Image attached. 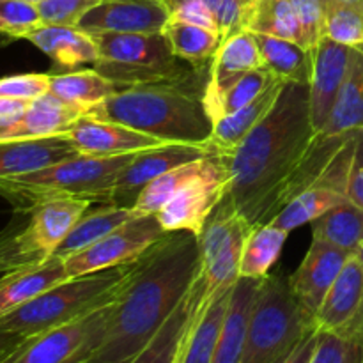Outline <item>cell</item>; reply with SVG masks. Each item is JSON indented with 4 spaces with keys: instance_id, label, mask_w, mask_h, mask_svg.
<instances>
[{
    "instance_id": "obj_31",
    "label": "cell",
    "mask_w": 363,
    "mask_h": 363,
    "mask_svg": "<svg viewBox=\"0 0 363 363\" xmlns=\"http://www.w3.org/2000/svg\"><path fill=\"white\" fill-rule=\"evenodd\" d=\"M363 130V52L354 50L350 71L323 135H342Z\"/></svg>"
},
{
    "instance_id": "obj_23",
    "label": "cell",
    "mask_w": 363,
    "mask_h": 363,
    "mask_svg": "<svg viewBox=\"0 0 363 363\" xmlns=\"http://www.w3.org/2000/svg\"><path fill=\"white\" fill-rule=\"evenodd\" d=\"M363 300V268L358 255H353L330 287L325 301L314 315L319 332H340L357 315Z\"/></svg>"
},
{
    "instance_id": "obj_16",
    "label": "cell",
    "mask_w": 363,
    "mask_h": 363,
    "mask_svg": "<svg viewBox=\"0 0 363 363\" xmlns=\"http://www.w3.org/2000/svg\"><path fill=\"white\" fill-rule=\"evenodd\" d=\"M66 135L80 155L101 156V158L131 155V152L167 144L160 138L145 135L124 124L96 119L91 116L82 117Z\"/></svg>"
},
{
    "instance_id": "obj_5",
    "label": "cell",
    "mask_w": 363,
    "mask_h": 363,
    "mask_svg": "<svg viewBox=\"0 0 363 363\" xmlns=\"http://www.w3.org/2000/svg\"><path fill=\"white\" fill-rule=\"evenodd\" d=\"M92 35V34H91ZM99 57L92 66L121 89L191 87L202 69L174 55L163 32L156 34H94Z\"/></svg>"
},
{
    "instance_id": "obj_2",
    "label": "cell",
    "mask_w": 363,
    "mask_h": 363,
    "mask_svg": "<svg viewBox=\"0 0 363 363\" xmlns=\"http://www.w3.org/2000/svg\"><path fill=\"white\" fill-rule=\"evenodd\" d=\"M201 275L199 238L186 230L169 233L131 264L112 303L105 337L89 363H130Z\"/></svg>"
},
{
    "instance_id": "obj_25",
    "label": "cell",
    "mask_w": 363,
    "mask_h": 363,
    "mask_svg": "<svg viewBox=\"0 0 363 363\" xmlns=\"http://www.w3.org/2000/svg\"><path fill=\"white\" fill-rule=\"evenodd\" d=\"M262 279H238L230 293L229 308L216 342L211 363H241L248 321Z\"/></svg>"
},
{
    "instance_id": "obj_15",
    "label": "cell",
    "mask_w": 363,
    "mask_h": 363,
    "mask_svg": "<svg viewBox=\"0 0 363 363\" xmlns=\"http://www.w3.org/2000/svg\"><path fill=\"white\" fill-rule=\"evenodd\" d=\"M351 257L353 255L350 252L312 238L303 261L289 277L294 294L312 318L319 311L330 287L333 286Z\"/></svg>"
},
{
    "instance_id": "obj_46",
    "label": "cell",
    "mask_w": 363,
    "mask_h": 363,
    "mask_svg": "<svg viewBox=\"0 0 363 363\" xmlns=\"http://www.w3.org/2000/svg\"><path fill=\"white\" fill-rule=\"evenodd\" d=\"M52 74L25 73L0 78V98L34 101L50 91Z\"/></svg>"
},
{
    "instance_id": "obj_42",
    "label": "cell",
    "mask_w": 363,
    "mask_h": 363,
    "mask_svg": "<svg viewBox=\"0 0 363 363\" xmlns=\"http://www.w3.org/2000/svg\"><path fill=\"white\" fill-rule=\"evenodd\" d=\"M43 25L38 6L25 0H0V35L27 39Z\"/></svg>"
},
{
    "instance_id": "obj_40",
    "label": "cell",
    "mask_w": 363,
    "mask_h": 363,
    "mask_svg": "<svg viewBox=\"0 0 363 363\" xmlns=\"http://www.w3.org/2000/svg\"><path fill=\"white\" fill-rule=\"evenodd\" d=\"M325 38L363 52V4H344L328 9Z\"/></svg>"
},
{
    "instance_id": "obj_43",
    "label": "cell",
    "mask_w": 363,
    "mask_h": 363,
    "mask_svg": "<svg viewBox=\"0 0 363 363\" xmlns=\"http://www.w3.org/2000/svg\"><path fill=\"white\" fill-rule=\"evenodd\" d=\"M363 346L337 332H319L308 363H362Z\"/></svg>"
},
{
    "instance_id": "obj_22",
    "label": "cell",
    "mask_w": 363,
    "mask_h": 363,
    "mask_svg": "<svg viewBox=\"0 0 363 363\" xmlns=\"http://www.w3.org/2000/svg\"><path fill=\"white\" fill-rule=\"evenodd\" d=\"M234 287V286H233ZM233 287H225L216 293H208L195 314L194 323L184 337L177 363H211L216 342L222 332L223 319L229 308Z\"/></svg>"
},
{
    "instance_id": "obj_30",
    "label": "cell",
    "mask_w": 363,
    "mask_h": 363,
    "mask_svg": "<svg viewBox=\"0 0 363 363\" xmlns=\"http://www.w3.org/2000/svg\"><path fill=\"white\" fill-rule=\"evenodd\" d=\"M119 91V85L110 82L92 67L77 73L52 74L48 92L62 101L80 106L89 113Z\"/></svg>"
},
{
    "instance_id": "obj_26",
    "label": "cell",
    "mask_w": 363,
    "mask_h": 363,
    "mask_svg": "<svg viewBox=\"0 0 363 363\" xmlns=\"http://www.w3.org/2000/svg\"><path fill=\"white\" fill-rule=\"evenodd\" d=\"M27 41H30L60 67L94 64L99 57L94 35L78 27L41 25L28 35Z\"/></svg>"
},
{
    "instance_id": "obj_32",
    "label": "cell",
    "mask_w": 363,
    "mask_h": 363,
    "mask_svg": "<svg viewBox=\"0 0 363 363\" xmlns=\"http://www.w3.org/2000/svg\"><path fill=\"white\" fill-rule=\"evenodd\" d=\"M312 238L357 255L363 243V209L344 201L312 223Z\"/></svg>"
},
{
    "instance_id": "obj_20",
    "label": "cell",
    "mask_w": 363,
    "mask_h": 363,
    "mask_svg": "<svg viewBox=\"0 0 363 363\" xmlns=\"http://www.w3.org/2000/svg\"><path fill=\"white\" fill-rule=\"evenodd\" d=\"M66 261L57 254L0 277V318L67 280Z\"/></svg>"
},
{
    "instance_id": "obj_47",
    "label": "cell",
    "mask_w": 363,
    "mask_h": 363,
    "mask_svg": "<svg viewBox=\"0 0 363 363\" xmlns=\"http://www.w3.org/2000/svg\"><path fill=\"white\" fill-rule=\"evenodd\" d=\"M346 199L363 209V130L357 131L346 176Z\"/></svg>"
},
{
    "instance_id": "obj_45",
    "label": "cell",
    "mask_w": 363,
    "mask_h": 363,
    "mask_svg": "<svg viewBox=\"0 0 363 363\" xmlns=\"http://www.w3.org/2000/svg\"><path fill=\"white\" fill-rule=\"evenodd\" d=\"M101 0H43L38 4L43 25L77 27L82 18Z\"/></svg>"
},
{
    "instance_id": "obj_9",
    "label": "cell",
    "mask_w": 363,
    "mask_h": 363,
    "mask_svg": "<svg viewBox=\"0 0 363 363\" xmlns=\"http://www.w3.org/2000/svg\"><path fill=\"white\" fill-rule=\"evenodd\" d=\"M112 305L78 321L27 337L0 363H82L91 360L108 326Z\"/></svg>"
},
{
    "instance_id": "obj_13",
    "label": "cell",
    "mask_w": 363,
    "mask_h": 363,
    "mask_svg": "<svg viewBox=\"0 0 363 363\" xmlns=\"http://www.w3.org/2000/svg\"><path fill=\"white\" fill-rule=\"evenodd\" d=\"M170 13L165 0H101L77 25L87 34H156Z\"/></svg>"
},
{
    "instance_id": "obj_1",
    "label": "cell",
    "mask_w": 363,
    "mask_h": 363,
    "mask_svg": "<svg viewBox=\"0 0 363 363\" xmlns=\"http://www.w3.org/2000/svg\"><path fill=\"white\" fill-rule=\"evenodd\" d=\"M308 85L284 84L264 119L227 158V199L252 223H269L294 199V184L318 140Z\"/></svg>"
},
{
    "instance_id": "obj_10",
    "label": "cell",
    "mask_w": 363,
    "mask_h": 363,
    "mask_svg": "<svg viewBox=\"0 0 363 363\" xmlns=\"http://www.w3.org/2000/svg\"><path fill=\"white\" fill-rule=\"evenodd\" d=\"M229 190L230 172L227 158L213 152L204 172L170 197L156 213V218L167 233L186 230L199 236L209 216L229 195Z\"/></svg>"
},
{
    "instance_id": "obj_41",
    "label": "cell",
    "mask_w": 363,
    "mask_h": 363,
    "mask_svg": "<svg viewBox=\"0 0 363 363\" xmlns=\"http://www.w3.org/2000/svg\"><path fill=\"white\" fill-rule=\"evenodd\" d=\"M218 25L222 41L238 32L250 30L259 0H202Z\"/></svg>"
},
{
    "instance_id": "obj_48",
    "label": "cell",
    "mask_w": 363,
    "mask_h": 363,
    "mask_svg": "<svg viewBox=\"0 0 363 363\" xmlns=\"http://www.w3.org/2000/svg\"><path fill=\"white\" fill-rule=\"evenodd\" d=\"M318 335H319L318 328L311 330V332H308L307 335H305L303 339L298 342V346L291 351L289 357L280 363H308L311 362L312 354H314V350H315V344H318Z\"/></svg>"
},
{
    "instance_id": "obj_51",
    "label": "cell",
    "mask_w": 363,
    "mask_h": 363,
    "mask_svg": "<svg viewBox=\"0 0 363 363\" xmlns=\"http://www.w3.org/2000/svg\"><path fill=\"white\" fill-rule=\"evenodd\" d=\"M330 7L332 6H344V4H363V0H328Z\"/></svg>"
},
{
    "instance_id": "obj_7",
    "label": "cell",
    "mask_w": 363,
    "mask_h": 363,
    "mask_svg": "<svg viewBox=\"0 0 363 363\" xmlns=\"http://www.w3.org/2000/svg\"><path fill=\"white\" fill-rule=\"evenodd\" d=\"M314 328V318L296 298L289 277H264L248 321L241 363L284 362Z\"/></svg>"
},
{
    "instance_id": "obj_52",
    "label": "cell",
    "mask_w": 363,
    "mask_h": 363,
    "mask_svg": "<svg viewBox=\"0 0 363 363\" xmlns=\"http://www.w3.org/2000/svg\"><path fill=\"white\" fill-rule=\"evenodd\" d=\"M25 2H28V4H34V6H38V4H41L43 0H25Z\"/></svg>"
},
{
    "instance_id": "obj_35",
    "label": "cell",
    "mask_w": 363,
    "mask_h": 363,
    "mask_svg": "<svg viewBox=\"0 0 363 363\" xmlns=\"http://www.w3.org/2000/svg\"><path fill=\"white\" fill-rule=\"evenodd\" d=\"M289 233L273 223L255 225L245 243L240 261V279H264L279 261Z\"/></svg>"
},
{
    "instance_id": "obj_37",
    "label": "cell",
    "mask_w": 363,
    "mask_h": 363,
    "mask_svg": "<svg viewBox=\"0 0 363 363\" xmlns=\"http://www.w3.org/2000/svg\"><path fill=\"white\" fill-rule=\"evenodd\" d=\"M211 155L204 156V158L194 160V162H188L184 163V165L174 167L169 172H165L163 176L151 181V183L142 190V194L138 195L137 202H135L133 206V211L137 213V215H156V213L160 211V208H162L170 197H174L184 184L190 183L191 179H195V177L201 176V174L204 172V169L208 167L209 156Z\"/></svg>"
},
{
    "instance_id": "obj_3",
    "label": "cell",
    "mask_w": 363,
    "mask_h": 363,
    "mask_svg": "<svg viewBox=\"0 0 363 363\" xmlns=\"http://www.w3.org/2000/svg\"><path fill=\"white\" fill-rule=\"evenodd\" d=\"M202 96L191 87L121 89L87 116L124 124L167 144L209 145L213 123Z\"/></svg>"
},
{
    "instance_id": "obj_29",
    "label": "cell",
    "mask_w": 363,
    "mask_h": 363,
    "mask_svg": "<svg viewBox=\"0 0 363 363\" xmlns=\"http://www.w3.org/2000/svg\"><path fill=\"white\" fill-rule=\"evenodd\" d=\"M133 216H137V213H135L133 209L119 208V206L112 204H105L99 209H89V211L74 223V227L69 230V234L64 238V241L59 245L55 254L66 261V259L73 257V255L84 252L85 248L98 243L101 238H105L106 234L116 230L117 227L126 223L128 220H131Z\"/></svg>"
},
{
    "instance_id": "obj_6",
    "label": "cell",
    "mask_w": 363,
    "mask_h": 363,
    "mask_svg": "<svg viewBox=\"0 0 363 363\" xmlns=\"http://www.w3.org/2000/svg\"><path fill=\"white\" fill-rule=\"evenodd\" d=\"M131 264L71 277L0 318V328L23 337L78 321L117 300Z\"/></svg>"
},
{
    "instance_id": "obj_11",
    "label": "cell",
    "mask_w": 363,
    "mask_h": 363,
    "mask_svg": "<svg viewBox=\"0 0 363 363\" xmlns=\"http://www.w3.org/2000/svg\"><path fill=\"white\" fill-rule=\"evenodd\" d=\"M156 215H137L105 238L66 259L67 277L89 275L137 261L145 250L167 236Z\"/></svg>"
},
{
    "instance_id": "obj_54",
    "label": "cell",
    "mask_w": 363,
    "mask_h": 363,
    "mask_svg": "<svg viewBox=\"0 0 363 363\" xmlns=\"http://www.w3.org/2000/svg\"><path fill=\"white\" fill-rule=\"evenodd\" d=\"M176 363H177V362H176Z\"/></svg>"
},
{
    "instance_id": "obj_50",
    "label": "cell",
    "mask_w": 363,
    "mask_h": 363,
    "mask_svg": "<svg viewBox=\"0 0 363 363\" xmlns=\"http://www.w3.org/2000/svg\"><path fill=\"white\" fill-rule=\"evenodd\" d=\"M27 337L18 335V333H11L6 332V330L0 328V362L6 360L18 346H20Z\"/></svg>"
},
{
    "instance_id": "obj_12",
    "label": "cell",
    "mask_w": 363,
    "mask_h": 363,
    "mask_svg": "<svg viewBox=\"0 0 363 363\" xmlns=\"http://www.w3.org/2000/svg\"><path fill=\"white\" fill-rule=\"evenodd\" d=\"M211 152H215L211 145L195 144H163L160 147L138 151L117 177L110 204L133 209L138 195L151 181L163 176L174 167L204 158Z\"/></svg>"
},
{
    "instance_id": "obj_14",
    "label": "cell",
    "mask_w": 363,
    "mask_h": 363,
    "mask_svg": "<svg viewBox=\"0 0 363 363\" xmlns=\"http://www.w3.org/2000/svg\"><path fill=\"white\" fill-rule=\"evenodd\" d=\"M353 52V48L339 45L328 38L321 39V43L312 50L314 64L308 84V103L312 124L318 133H321L328 123L337 96L350 71Z\"/></svg>"
},
{
    "instance_id": "obj_24",
    "label": "cell",
    "mask_w": 363,
    "mask_h": 363,
    "mask_svg": "<svg viewBox=\"0 0 363 363\" xmlns=\"http://www.w3.org/2000/svg\"><path fill=\"white\" fill-rule=\"evenodd\" d=\"M84 116H87L84 108L62 101L57 96L46 92L41 98L30 101L27 112L9 128L4 140L66 135Z\"/></svg>"
},
{
    "instance_id": "obj_4",
    "label": "cell",
    "mask_w": 363,
    "mask_h": 363,
    "mask_svg": "<svg viewBox=\"0 0 363 363\" xmlns=\"http://www.w3.org/2000/svg\"><path fill=\"white\" fill-rule=\"evenodd\" d=\"M135 155L137 152L106 158L77 155L34 172L0 179V197L6 199L14 211L25 215L41 202L57 197L110 204L113 184Z\"/></svg>"
},
{
    "instance_id": "obj_18",
    "label": "cell",
    "mask_w": 363,
    "mask_h": 363,
    "mask_svg": "<svg viewBox=\"0 0 363 363\" xmlns=\"http://www.w3.org/2000/svg\"><path fill=\"white\" fill-rule=\"evenodd\" d=\"M80 155L67 135L0 140V179L34 172Z\"/></svg>"
},
{
    "instance_id": "obj_38",
    "label": "cell",
    "mask_w": 363,
    "mask_h": 363,
    "mask_svg": "<svg viewBox=\"0 0 363 363\" xmlns=\"http://www.w3.org/2000/svg\"><path fill=\"white\" fill-rule=\"evenodd\" d=\"M250 30L255 34L275 35L303 46V32L293 0H259Z\"/></svg>"
},
{
    "instance_id": "obj_19",
    "label": "cell",
    "mask_w": 363,
    "mask_h": 363,
    "mask_svg": "<svg viewBox=\"0 0 363 363\" xmlns=\"http://www.w3.org/2000/svg\"><path fill=\"white\" fill-rule=\"evenodd\" d=\"M262 57L252 30L238 32L222 41L208 67V82L202 98H213L236 84L248 71L261 69Z\"/></svg>"
},
{
    "instance_id": "obj_39",
    "label": "cell",
    "mask_w": 363,
    "mask_h": 363,
    "mask_svg": "<svg viewBox=\"0 0 363 363\" xmlns=\"http://www.w3.org/2000/svg\"><path fill=\"white\" fill-rule=\"evenodd\" d=\"M46 257L32 240L27 225H9L0 233V275L45 261Z\"/></svg>"
},
{
    "instance_id": "obj_34",
    "label": "cell",
    "mask_w": 363,
    "mask_h": 363,
    "mask_svg": "<svg viewBox=\"0 0 363 363\" xmlns=\"http://www.w3.org/2000/svg\"><path fill=\"white\" fill-rule=\"evenodd\" d=\"M344 201L347 199L342 191L323 183L312 184L307 190L300 191L269 223L291 233L298 227L314 223L319 216Z\"/></svg>"
},
{
    "instance_id": "obj_33",
    "label": "cell",
    "mask_w": 363,
    "mask_h": 363,
    "mask_svg": "<svg viewBox=\"0 0 363 363\" xmlns=\"http://www.w3.org/2000/svg\"><path fill=\"white\" fill-rule=\"evenodd\" d=\"M163 35L169 41L174 55L201 69L206 64H211L213 57L222 45V35L216 32L176 18H169L163 27Z\"/></svg>"
},
{
    "instance_id": "obj_44",
    "label": "cell",
    "mask_w": 363,
    "mask_h": 363,
    "mask_svg": "<svg viewBox=\"0 0 363 363\" xmlns=\"http://www.w3.org/2000/svg\"><path fill=\"white\" fill-rule=\"evenodd\" d=\"M298 21L303 32V46L314 50L325 39V25L328 16V0H293Z\"/></svg>"
},
{
    "instance_id": "obj_49",
    "label": "cell",
    "mask_w": 363,
    "mask_h": 363,
    "mask_svg": "<svg viewBox=\"0 0 363 363\" xmlns=\"http://www.w3.org/2000/svg\"><path fill=\"white\" fill-rule=\"evenodd\" d=\"M357 255H358V259H360L362 268H363V243H362L360 250H358ZM337 333H340V335H344V337H350V339L357 340V342H360L363 346V300H362L360 308H358L357 315L351 319L350 325H347L346 328L340 330V332H337Z\"/></svg>"
},
{
    "instance_id": "obj_27",
    "label": "cell",
    "mask_w": 363,
    "mask_h": 363,
    "mask_svg": "<svg viewBox=\"0 0 363 363\" xmlns=\"http://www.w3.org/2000/svg\"><path fill=\"white\" fill-rule=\"evenodd\" d=\"M284 84L286 82L277 80L247 106L216 121L209 137V145L213 151L218 155H230L273 108Z\"/></svg>"
},
{
    "instance_id": "obj_8",
    "label": "cell",
    "mask_w": 363,
    "mask_h": 363,
    "mask_svg": "<svg viewBox=\"0 0 363 363\" xmlns=\"http://www.w3.org/2000/svg\"><path fill=\"white\" fill-rule=\"evenodd\" d=\"M252 229L254 225L227 197L209 216L197 236L201 247V275L208 293L213 294L238 282L241 255Z\"/></svg>"
},
{
    "instance_id": "obj_28",
    "label": "cell",
    "mask_w": 363,
    "mask_h": 363,
    "mask_svg": "<svg viewBox=\"0 0 363 363\" xmlns=\"http://www.w3.org/2000/svg\"><path fill=\"white\" fill-rule=\"evenodd\" d=\"M255 39L259 43L262 67L266 71L286 84L287 82L301 85L311 84L312 64H314L312 50H307L294 41L268 34H255Z\"/></svg>"
},
{
    "instance_id": "obj_17",
    "label": "cell",
    "mask_w": 363,
    "mask_h": 363,
    "mask_svg": "<svg viewBox=\"0 0 363 363\" xmlns=\"http://www.w3.org/2000/svg\"><path fill=\"white\" fill-rule=\"evenodd\" d=\"M206 291L208 287H206L204 279L202 275H199L179 307L170 314V318L163 323L156 335L142 347L140 353L130 363H176L179 358L181 347H183L184 337H186L195 314L204 300Z\"/></svg>"
},
{
    "instance_id": "obj_21",
    "label": "cell",
    "mask_w": 363,
    "mask_h": 363,
    "mask_svg": "<svg viewBox=\"0 0 363 363\" xmlns=\"http://www.w3.org/2000/svg\"><path fill=\"white\" fill-rule=\"evenodd\" d=\"M92 202L85 199L57 197L35 206L28 215L27 229L39 250L50 257L55 254L64 238L69 234L74 223L91 209Z\"/></svg>"
},
{
    "instance_id": "obj_36",
    "label": "cell",
    "mask_w": 363,
    "mask_h": 363,
    "mask_svg": "<svg viewBox=\"0 0 363 363\" xmlns=\"http://www.w3.org/2000/svg\"><path fill=\"white\" fill-rule=\"evenodd\" d=\"M277 80H280V78L273 77L269 71L261 67V69L248 71L236 84H233L229 89L220 92V94L213 96V98H202L206 112H208L211 123L215 124L222 117L230 116V113L247 106L248 103L254 101L261 92H264Z\"/></svg>"
},
{
    "instance_id": "obj_53",
    "label": "cell",
    "mask_w": 363,
    "mask_h": 363,
    "mask_svg": "<svg viewBox=\"0 0 363 363\" xmlns=\"http://www.w3.org/2000/svg\"><path fill=\"white\" fill-rule=\"evenodd\" d=\"M82 363H89V360L87 362H82Z\"/></svg>"
}]
</instances>
